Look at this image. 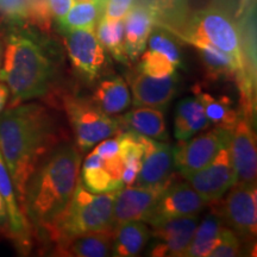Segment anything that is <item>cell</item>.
<instances>
[{
	"label": "cell",
	"instance_id": "cell-7",
	"mask_svg": "<svg viewBox=\"0 0 257 257\" xmlns=\"http://www.w3.org/2000/svg\"><path fill=\"white\" fill-rule=\"evenodd\" d=\"M232 130L217 126L213 130L186 141H179L173 148L174 166L184 178L207 166L221 148L231 141Z\"/></svg>",
	"mask_w": 257,
	"mask_h": 257
},
{
	"label": "cell",
	"instance_id": "cell-17",
	"mask_svg": "<svg viewBox=\"0 0 257 257\" xmlns=\"http://www.w3.org/2000/svg\"><path fill=\"white\" fill-rule=\"evenodd\" d=\"M174 152L170 144L148 137L142 166L135 185L140 187L162 186L174 178Z\"/></svg>",
	"mask_w": 257,
	"mask_h": 257
},
{
	"label": "cell",
	"instance_id": "cell-25",
	"mask_svg": "<svg viewBox=\"0 0 257 257\" xmlns=\"http://www.w3.org/2000/svg\"><path fill=\"white\" fill-rule=\"evenodd\" d=\"M113 229L88 232L74 237L62 249L60 255L75 257H106L111 253Z\"/></svg>",
	"mask_w": 257,
	"mask_h": 257
},
{
	"label": "cell",
	"instance_id": "cell-31",
	"mask_svg": "<svg viewBox=\"0 0 257 257\" xmlns=\"http://www.w3.org/2000/svg\"><path fill=\"white\" fill-rule=\"evenodd\" d=\"M149 49L160 51L165 54L169 60L175 64L176 68L182 67V55L179 44L176 43L175 36L162 28H154L149 38H148Z\"/></svg>",
	"mask_w": 257,
	"mask_h": 257
},
{
	"label": "cell",
	"instance_id": "cell-15",
	"mask_svg": "<svg viewBox=\"0 0 257 257\" xmlns=\"http://www.w3.org/2000/svg\"><path fill=\"white\" fill-rule=\"evenodd\" d=\"M134 106H147L165 111L178 91V74L156 78L140 70L130 75Z\"/></svg>",
	"mask_w": 257,
	"mask_h": 257
},
{
	"label": "cell",
	"instance_id": "cell-10",
	"mask_svg": "<svg viewBox=\"0 0 257 257\" xmlns=\"http://www.w3.org/2000/svg\"><path fill=\"white\" fill-rule=\"evenodd\" d=\"M229 144L221 148L207 166L187 178L189 185L207 204L220 200L225 193L237 182Z\"/></svg>",
	"mask_w": 257,
	"mask_h": 257
},
{
	"label": "cell",
	"instance_id": "cell-12",
	"mask_svg": "<svg viewBox=\"0 0 257 257\" xmlns=\"http://www.w3.org/2000/svg\"><path fill=\"white\" fill-rule=\"evenodd\" d=\"M199 224L198 216L179 217L152 226L154 240L148 255L154 257L182 256L194 236Z\"/></svg>",
	"mask_w": 257,
	"mask_h": 257
},
{
	"label": "cell",
	"instance_id": "cell-40",
	"mask_svg": "<svg viewBox=\"0 0 257 257\" xmlns=\"http://www.w3.org/2000/svg\"><path fill=\"white\" fill-rule=\"evenodd\" d=\"M3 53H4V38H3L2 34H0V68H2L3 62Z\"/></svg>",
	"mask_w": 257,
	"mask_h": 257
},
{
	"label": "cell",
	"instance_id": "cell-5",
	"mask_svg": "<svg viewBox=\"0 0 257 257\" xmlns=\"http://www.w3.org/2000/svg\"><path fill=\"white\" fill-rule=\"evenodd\" d=\"M115 193L89 192L79 179L68 206L43 239L55 244L56 252H60L74 237L113 229L111 223Z\"/></svg>",
	"mask_w": 257,
	"mask_h": 257
},
{
	"label": "cell",
	"instance_id": "cell-27",
	"mask_svg": "<svg viewBox=\"0 0 257 257\" xmlns=\"http://www.w3.org/2000/svg\"><path fill=\"white\" fill-rule=\"evenodd\" d=\"M193 93L200 100L210 123L216 126L233 130L239 118V111L233 108L232 100L227 96H213L210 93L202 92L200 86H194Z\"/></svg>",
	"mask_w": 257,
	"mask_h": 257
},
{
	"label": "cell",
	"instance_id": "cell-9",
	"mask_svg": "<svg viewBox=\"0 0 257 257\" xmlns=\"http://www.w3.org/2000/svg\"><path fill=\"white\" fill-rule=\"evenodd\" d=\"M64 46L74 69L88 82L100 78L106 66L105 49L94 30L78 29L64 32Z\"/></svg>",
	"mask_w": 257,
	"mask_h": 257
},
{
	"label": "cell",
	"instance_id": "cell-26",
	"mask_svg": "<svg viewBox=\"0 0 257 257\" xmlns=\"http://www.w3.org/2000/svg\"><path fill=\"white\" fill-rule=\"evenodd\" d=\"M146 3L153 9L156 27L165 29L175 37L191 15L189 0H146Z\"/></svg>",
	"mask_w": 257,
	"mask_h": 257
},
{
	"label": "cell",
	"instance_id": "cell-6",
	"mask_svg": "<svg viewBox=\"0 0 257 257\" xmlns=\"http://www.w3.org/2000/svg\"><path fill=\"white\" fill-rule=\"evenodd\" d=\"M63 108L72 125L78 149H91L102 140L120 134L117 117L106 114L92 100L73 94L62 98Z\"/></svg>",
	"mask_w": 257,
	"mask_h": 257
},
{
	"label": "cell",
	"instance_id": "cell-22",
	"mask_svg": "<svg viewBox=\"0 0 257 257\" xmlns=\"http://www.w3.org/2000/svg\"><path fill=\"white\" fill-rule=\"evenodd\" d=\"M91 100L104 113L114 115L124 112L130 106L131 95L121 76L108 75L98 82Z\"/></svg>",
	"mask_w": 257,
	"mask_h": 257
},
{
	"label": "cell",
	"instance_id": "cell-33",
	"mask_svg": "<svg viewBox=\"0 0 257 257\" xmlns=\"http://www.w3.org/2000/svg\"><path fill=\"white\" fill-rule=\"evenodd\" d=\"M0 18L11 27H28L30 0H0Z\"/></svg>",
	"mask_w": 257,
	"mask_h": 257
},
{
	"label": "cell",
	"instance_id": "cell-13",
	"mask_svg": "<svg viewBox=\"0 0 257 257\" xmlns=\"http://www.w3.org/2000/svg\"><path fill=\"white\" fill-rule=\"evenodd\" d=\"M251 117L246 112L239 111V118L234 125L229 152L236 170L237 182L253 184L257 175L256 136L252 128Z\"/></svg>",
	"mask_w": 257,
	"mask_h": 257
},
{
	"label": "cell",
	"instance_id": "cell-28",
	"mask_svg": "<svg viewBox=\"0 0 257 257\" xmlns=\"http://www.w3.org/2000/svg\"><path fill=\"white\" fill-rule=\"evenodd\" d=\"M199 56L205 66L206 78L211 81L234 80L239 76V68L236 61L227 54L212 46H198Z\"/></svg>",
	"mask_w": 257,
	"mask_h": 257
},
{
	"label": "cell",
	"instance_id": "cell-32",
	"mask_svg": "<svg viewBox=\"0 0 257 257\" xmlns=\"http://www.w3.org/2000/svg\"><path fill=\"white\" fill-rule=\"evenodd\" d=\"M137 69L140 72L147 74V75L162 78V76L174 74L176 72V66L165 54L156 50L148 49V51L142 55Z\"/></svg>",
	"mask_w": 257,
	"mask_h": 257
},
{
	"label": "cell",
	"instance_id": "cell-24",
	"mask_svg": "<svg viewBox=\"0 0 257 257\" xmlns=\"http://www.w3.org/2000/svg\"><path fill=\"white\" fill-rule=\"evenodd\" d=\"M208 125L210 121L197 96H187L179 101L174 121V134L179 141L188 140Z\"/></svg>",
	"mask_w": 257,
	"mask_h": 257
},
{
	"label": "cell",
	"instance_id": "cell-11",
	"mask_svg": "<svg viewBox=\"0 0 257 257\" xmlns=\"http://www.w3.org/2000/svg\"><path fill=\"white\" fill-rule=\"evenodd\" d=\"M206 205L191 185L173 179L161 194L147 223L155 226L174 218L198 216Z\"/></svg>",
	"mask_w": 257,
	"mask_h": 257
},
{
	"label": "cell",
	"instance_id": "cell-20",
	"mask_svg": "<svg viewBox=\"0 0 257 257\" xmlns=\"http://www.w3.org/2000/svg\"><path fill=\"white\" fill-rule=\"evenodd\" d=\"M117 118L120 133L133 131L156 141L168 140L163 111L147 106H135L134 110Z\"/></svg>",
	"mask_w": 257,
	"mask_h": 257
},
{
	"label": "cell",
	"instance_id": "cell-29",
	"mask_svg": "<svg viewBox=\"0 0 257 257\" xmlns=\"http://www.w3.org/2000/svg\"><path fill=\"white\" fill-rule=\"evenodd\" d=\"M95 28V35L102 48L107 50L118 62L123 64L130 63L124 44V19L110 21L101 17Z\"/></svg>",
	"mask_w": 257,
	"mask_h": 257
},
{
	"label": "cell",
	"instance_id": "cell-3",
	"mask_svg": "<svg viewBox=\"0 0 257 257\" xmlns=\"http://www.w3.org/2000/svg\"><path fill=\"white\" fill-rule=\"evenodd\" d=\"M55 63L41 40L27 27H12L4 38L0 81L8 86L9 107L49 94Z\"/></svg>",
	"mask_w": 257,
	"mask_h": 257
},
{
	"label": "cell",
	"instance_id": "cell-38",
	"mask_svg": "<svg viewBox=\"0 0 257 257\" xmlns=\"http://www.w3.org/2000/svg\"><path fill=\"white\" fill-rule=\"evenodd\" d=\"M0 232L9 234V218L3 198L0 197Z\"/></svg>",
	"mask_w": 257,
	"mask_h": 257
},
{
	"label": "cell",
	"instance_id": "cell-34",
	"mask_svg": "<svg viewBox=\"0 0 257 257\" xmlns=\"http://www.w3.org/2000/svg\"><path fill=\"white\" fill-rule=\"evenodd\" d=\"M240 253V239L232 230L226 234L219 245L212 250L210 257H232Z\"/></svg>",
	"mask_w": 257,
	"mask_h": 257
},
{
	"label": "cell",
	"instance_id": "cell-2",
	"mask_svg": "<svg viewBox=\"0 0 257 257\" xmlns=\"http://www.w3.org/2000/svg\"><path fill=\"white\" fill-rule=\"evenodd\" d=\"M81 157L72 143H59L47 154L27 182L23 211L43 239L68 206L79 180Z\"/></svg>",
	"mask_w": 257,
	"mask_h": 257
},
{
	"label": "cell",
	"instance_id": "cell-35",
	"mask_svg": "<svg viewBox=\"0 0 257 257\" xmlns=\"http://www.w3.org/2000/svg\"><path fill=\"white\" fill-rule=\"evenodd\" d=\"M135 0H107L102 17L110 21H120L131 9Z\"/></svg>",
	"mask_w": 257,
	"mask_h": 257
},
{
	"label": "cell",
	"instance_id": "cell-18",
	"mask_svg": "<svg viewBox=\"0 0 257 257\" xmlns=\"http://www.w3.org/2000/svg\"><path fill=\"white\" fill-rule=\"evenodd\" d=\"M125 165L120 154L102 159L92 152L82 166V184L93 193L118 191L123 187Z\"/></svg>",
	"mask_w": 257,
	"mask_h": 257
},
{
	"label": "cell",
	"instance_id": "cell-36",
	"mask_svg": "<svg viewBox=\"0 0 257 257\" xmlns=\"http://www.w3.org/2000/svg\"><path fill=\"white\" fill-rule=\"evenodd\" d=\"M93 152L98 154L102 159L119 155V136L112 138V140H102L100 144H98L93 149Z\"/></svg>",
	"mask_w": 257,
	"mask_h": 257
},
{
	"label": "cell",
	"instance_id": "cell-23",
	"mask_svg": "<svg viewBox=\"0 0 257 257\" xmlns=\"http://www.w3.org/2000/svg\"><path fill=\"white\" fill-rule=\"evenodd\" d=\"M150 238V230L144 221L134 220L113 227L111 255L115 257L137 256Z\"/></svg>",
	"mask_w": 257,
	"mask_h": 257
},
{
	"label": "cell",
	"instance_id": "cell-14",
	"mask_svg": "<svg viewBox=\"0 0 257 257\" xmlns=\"http://www.w3.org/2000/svg\"><path fill=\"white\" fill-rule=\"evenodd\" d=\"M168 184L154 186V187L125 186L118 189L115 193L113 213H112V227L134 220L147 223L157 200Z\"/></svg>",
	"mask_w": 257,
	"mask_h": 257
},
{
	"label": "cell",
	"instance_id": "cell-1",
	"mask_svg": "<svg viewBox=\"0 0 257 257\" xmlns=\"http://www.w3.org/2000/svg\"><path fill=\"white\" fill-rule=\"evenodd\" d=\"M60 143L51 112L38 102H22L0 113V154L23 208L27 182L41 160Z\"/></svg>",
	"mask_w": 257,
	"mask_h": 257
},
{
	"label": "cell",
	"instance_id": "cell-8",
	"mask_svg": "<svg viewBox=\"0 0 257 257\" xmlns=\"http://www.w3.org/2000/svg\"><path fill=\"white\" fill-rule=\"evenodd\" d=\"M220 206H217L224 224L238 238L252 240L257 231V189L256 182H236Z\"/></svg>",
	"mask_w": 257,
	"mask_h": 257
},
{
	"label": "cell",
	"instance_id": "cell-21",
	"mask_svg": "<svg viewBox=\"0 0 257 257\" xmlns=\"http://www.w3.org/2000/svg\"><path fill=\"white\" fill-rule=\"evenodd\" d=\"M229 227L224 225L219 211L212 210L207 217L197 226L194 236L185 250L184 257H205L210 256L212 250L219 245L226 234L230 232Z\"/></svg>",
	"mask_w": 257,
	"mask_h": 257
},
{
	"label": "cell",
	"instance_id": "cell-39",
	"mask_svg": "<svg viewBox=\"0 0 257 257\" xmlns=\"http://www.w3.org/2000/svg\"><path fill=\"white\" fill-rule=\"evenodd\" d=\"M10 92L8 86L5 85L4 82H0V113L4 111L6 104L9 101Z\"/></svg>",
	"mask_w": 257,
	"mask_h": 257
},
{
	"label": "cell",
	"instance_id": "cell-19",
	"mask_svg": "<svg viewBox=\"0 0 257 257\" xmlns=\"http://www.w3.org/2000/svg\"><path fill=\"white\" fill-rule=\"evenodd\" d=\"M156 27L153 9L143 0L134 3L124 17V44L130 62L144 53L148 38Z\"/></svg>",
	"mask_w": 257,
	"mask_h": 257
},
{
	"label": "cell",
	"instance_id": "cell-37",
	"mask_svg": "<svg viewBox=\"0 0 257 257\" xmlns=\"http://www.w3.org/2000/svg\"><path fill=\"white\" fill-rule=\"evenodd\" d=\"M48 4H49L51 16L57 22L67 14L70 6L73 5V2L72 0H48Z\"/></svg>",
	"mask_w": 257,
	"mask_h": 257
},
{
	"label": "cell",
	"instance_id": "cell-30",
	"mask_svg": "<svg viewBox=\"0 0 257 257\" xmlns=\"http://www.w3.org/2000/svg\"><path fill=\"white\" fill-rule=\"evenodd\" d=\"M102 15L104 10L96 3H79L70 6L67 14L57 21V24L63 32L78 29L94 30Z\"/></svg>",
	"mask_w": 257,
	"mask_h": 257
},
{
	"label": "cell",
	"instance_id": "cell-4",
	"mask_svg": "<svg viewBox=\"0 0 257 257\" xmlns=\"http://www.w3.org/2000/svg\"><path fill=\"white\" fill-rule=\"evenodd\" d=\"M231 11L227 6L217 3L193 12L176 37L194 47L212 46L232 57L239 68L236 83L242 95V107L255 111L256 83L246 74L238 25Z\"/></svg>",
	"mask_w": 257,
	"mask_h": 257
},
{
	"label": "cell",
	"instance_id": "cell-16",
	"mask_svg": "<svg viewBox=\"0 0 257 257\" xmlns=\"http://www.w3.org/2000/svg\"><path fill=\"white\" fill-rule=\"evenodd\" d=\"M0 197L4 201L9 218V236L19 251L28 253L32 246V227L19 204L14 181L0 154Z\"/></svg>",
	"mask_w": 257,
	"mask_h": 257
}]
</instances>
